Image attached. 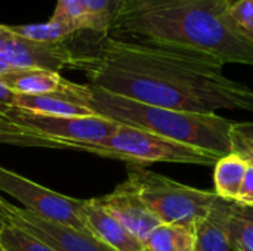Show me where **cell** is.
Returning a JSON list of instances; mask_svg holds the SVG:
<instances>
[{
    "mask_svg": "<svg viewBox=\"0 0 253 251\" xmlns=\"http://www.w3.org/2000/svg\"><path fill=\"white\" fill-rule=\"evenodd\" d=\"M236 1H239V0H227V3H228L230 6H231L233 3H236Z\"/></svg>",
    "mask_w": 253,
    "mask_h": 251,
    "instance_id": "d4e9b609",
    "label": "cell"
},
{
    "mask_svg": "<svg viewBox=\"0 0 253 251\" xmlns=\"http://www.w3.org/2000/svg\"><path fill=\"white\" fill-rule=\"evenodd\" d=\"M0 223L13 225L49 244L56 251H116L96 237L70 226L44 220L0 195Z\"/></svg>",
    "mask_w": 253,
    "mask_h": 251,
    "instance_id": "9c48e42d",
    "label": "cell"
},
{
    "mask_svg": "<svg viewBox=\"0 0 253 251\" xmlns=\"http://www.w3.org/2000/svg\"><path fill=\"white\" fill-rule=\"evenodd\" d=\"M227 0H120L108 36L253 67V46Z\"/></svg>",
    "mask_w": 253,
    "mask_h": 251,
    "instance_id": "7a4b0ae2",
    "label": "cell"
},
{
    "mask_svg": "<svg viewBox=\"0 0 253 251\" xmlns=\"http://www.w3.org/2000/svg\"><path fill=\"white\" fill-rule=\"evenodd\" d=\"M0 105H15V93L0 83Z\"/></svg>",
    "mask_w": 253,
    "mask_h": 251,
    "instance_id": "cb8c5ba5",
    "label": "cell"
},
{
    "mask_svg": "<svg viewBox=\"0 0 253 251\" xmlns=\"http://www.w3.org/2000/svg\"><path fill=\"white\" fill-rule=\"evenodd\" d=\"M87 107L96 115L117 124L178 141L218 157L231 152L230 130L233 121L216 112L200 114L148 105L105 92L92 84H89Z\"/></svg>",
    "mask_w": 253,
    "mask_h": 251,
    "instance_id": "3957f363",
    "label": "cell"
},
{
    "mask_svg": "<svg viewBox=\"0 0 253 251\" xmlns=\"http://www.w3.org/2000/svg\"><path fill=\"white\" fill-rule=\"evenodd\" d=\"M83 216L93 237L116 251H147L142 241L132 235L96 198L84 200Z\"/></svg>",
    "mask_w": 253,
    "mask_h": 251,
    "instance_id": "4fadbf2b",
    "label": "cell"
},
{
    "mask_svg": "<svg viewBox=\"0 0 253 251\" xmlns=\"http://www.w3.org/2000/svg\"><path fill=\"white\" fill-rule=\"evenodd\" d=\"M120 0H58L55 13L67 18L80 33L108 36Z\"/></svg>",
    "mask_w": 253,
    "mask_h": 251,
    "instance_id": "7c38bea8",
    "label": "cell"
},
{
    "mask_svg": "<svg viewBox=\"0 0 253 251\" xmlns=\"http://www.w3.org/2000/svg\"><path fill=\"white\" fill-rule=\"evenodd\" d=\"M96 200L132 235H135L142 243L159 225H162L160 220L144 204L136 186L129 179L120 183L111 194Z\"/></svg>",
    "mask_w": 253,
    "mask_h": 251,
    "instance_id": "8fae6325",
    "label": "cell"
},
{
    "mask_svg": "<svg viewBox=\"0 0 253 251\" xmlns=\"http://www.w3.org/2000/svg\"><path fill=\"white\" fill-rule=\"evenodd\" d=\"M15 105L49 117L74 118V117L96 115L89 107L82 105L76 99L64 95H42V96L15 95Z\"/></svg>",
    "mask_w": 253,
    "mask_h": 251,
    "instance_id": "9a60e30c",
    "label": "cell"
},
{
    "mask_svg": "<svg viewBox=\"0 0 253 251\" xmlns=\"http://www.w3.org/2000/svg\"><path fill=\"white\" fill-rule=\"evenodd\" d=\"M230 143L231 152L253 167V121H233Z\"/></svg>",
    "mask_w": 253,
    "mask_h": 251,
    "instance_id": "44dd1931",
    "label": "cell"
},
{
    "mask_svg": "<svg viewBox=\"0 0 253 251\" xmlns=\"http://www.w3.org/2000/svg\"><path fill=\"white\" fill-rule=\"evenodd\" d=\"M0 251H4V250H3V249H1V246H0Z\"/></svg>",
    "mask_w": 253,
    "mask_h": 251,
    "instance_id": "484cf974",
    "label": "cell"
},
{
    "mask_svg": "<svg viewBox=\"0 0 253 251\" xmlns=\"http://www.w3.org/2000/svg\"><path fill=\"white\" fill-rule=\"evenodd\" d=\"M119 124L108 118H61L33 112L16 105H0V143L71 149L101 157L96 142L111 136Z\"/></svg>",
    "mask_w": 253,
    "mask_h": 251,
    "instance_id": "277c9868",
    "label": "cell"
},
{
    "mask_svg": "<svg viewBox=\"0 0 253 251\" xmlns=\"http://www.w3.org/2000/svg\"><path fill=\"white\" fill-rule=\"evenodd\" d=\"M0 192L10 195L30 213L76 231L92 234L83 216L84 200L70 198L0 166Z\"/></svg>",
    "mask_w": 253,
    "mask_h": 251,
    "instance_id": "52a82bcc",
    "label": "cell"
},
{
    "mask_svg": "<svg viewBox=\"0 0 253 251\" xmlns=\"http://www.w3.org/2000/svg\"><path fill=\"white\" fill-rule=\"evenodd\" d=\"M0 83L15 95H64L87 107L89 84L70 81L56 71L43 68L10 70L0 77Z\"/></svg>",
    "mask_w": 253,
    "mask_h": 251,
    "instance_id": "30bf717a",
    "label": "cell"
},
{
    "mask_svg": "<svg viewBox=\"0 0 253 251\" xmlns=\"http://www.w3.org/2000/svg\"><path fill=\"white\" fill-rule=\"evenodd\" d=\"M233 204L218 197L209 215L196 226V251H233L228 231Z\"/></svg>",
    "mask_w": 253,
    "mask_h": 251,
    "instance_id": "5bb4252c",
    "label": "cell"
},
{
    "mask_svg": "<svg viewBox=\"0 0 253 251\" xmlns=\"http://www.w3.org/2000/svg\"><path fill=\"white\" fill-rule=\"evenodd\" d=\"M71 40L37 43L15 34L9 25L0 24V77L19 68H43L56 72L73 70L76 52Z\"/></svg>",
    "mask_w": 253,
    "mask_h": 251,
    "instance_id": "ba28073f",
    "label": "cell"
},
{
    "mask_svg": "<svg viewBox=\"0 0 253 251\" xmlns=\"http://www.w3.org/2000/svg\"><path fill=\"white\" fill-rule=\"evenodd\" d=\"M127 179L160 223L196 228L218 200L213 191L179 183L142 166H127Z\"/></svg>",
    "mask_w": 253,
    "mask_h": 251,
    "instance_id": "5b68a950",
    "label": "cell"
},
{
    "mask_svg": "<svg viewBox=\"0 0 253 251\" xmlns=\"http://www.w3.org/2000/svg\"><path fill=\"white\" fill-rule=\"evenodd\" d=\"M228 231L233 251H253V207H245L234 203Z\"/></svg>",
    "mask_w": 253,
    "mask_h": 251,
    "instance_id": "d6986e66",
    "label": "cell"
},
{
    "mask_svg": "<svg viewBox=\"0 0 253 251\" xmlns=\"http://www.w3.org/2000/svg\"><path fill=\"white\" fill-rule=\"evenodd\" d=\"M236 203L239 206H245V207H253V167L249 166L242 183V188L239 191L237 200Z\"/></svg>",
    "mask_w": 253,
    "mask_h": 251,
    "instance_id": "603a6c76",
    "label": "cell"
},
{
    "mask_svg": "<svg viewBox=\"0 0 253 251\" xmlns=\"http://www.w3.org/2000/svg\"><path fill=\"white\" fill-rule=\"evenodd\" d=\"M0 246L4 251H56L21 228L0 223Z\"/></svg>",
    "mask_w": 253,
    "mask_h": 251,
    "instance_id": "ffe728a7",
    "label": "cell"
},
{
    "mask_svg": "<svg viewBox=\"0 0 253 251\" xmlns=\"http://www.w3.org/2000/svg\"><path fill=\"white\" fill-rule=\"evenodd\" d=\"M228 13L240 34L253 46V0H239L228 7Z\"/></svg>",
    "mask_w": 253,
    "mask_h": 251,
    "instance_id": "7402d4cb",
    "label": "cell"
},
{
    "mask_svg": "<svg viewBox=\"0 0 253 251\" xmlns=\"http://www.w3.org/2000/svg\"><path fill=\"white\" fill-rule=\"evenodd\" d=\"M9 28L15 34L37 43H62L80 34L76 25H73L67 18L55 12L50 19L43 24L9 25Z\"/></svg>",
    "mask_w": 253,
    "mask_h": 251,
    "instance_id": "e0dca14e",
    "label": "cell"
},
{
    "mask_svg": "<svg viewBox=\"0 0 253 251\" xmlns=\"http://www.w3.org/2000/svg\"><path fill=\"white\" fill-rule=\"evenodd\" d=\"M96 145L101 148L102 157L125 161L127 166L179 163L211 167L221 158L209 151L123 124H119L111 136Z\"/></svg>",
    "mask_w": 253,
    "mask_h": 251,
    "instance_id": "8992f818",
    "label": "cell"
},
{
    "mask_svg": "<svg viewBox=\"0 0 253 251\" xmlns=\"http://www.w3.org/2000/svg\"><path fill=\"white\" fill-rule=\"evenodd\" d=\"M213 167V192L222 200L236 203L249 167L248 163L234 152H230L221 157Z\"/></svg>",
    "mask_w": 253,
    "mask_h": 251,
    "instance_id": "2e32d148",
    "label": "cell"
},
{
    "mask_svg": "<svg viewBox=\"0 0 253 251\" xmlns=\"http://www.w3.org/2000/svg\"><path fill=\"white\" fill-rule=\"evenodd\" d=\"M90 34V33H89ZM73 38L74 71L89 84L142 104L211 114L218 109L253 114V89L225 75L215 58L111 36Z\"/></svg>",
    "mask_w": 253,
    "mask_h": 251,
    "instance_id": "6da1fadb",
    "label": "cell"
},
{
    "mask_svg": "<svg viewBox=\"0 0 253 251\" xmlns=\"http://www.w3.org/2000/svg\"><path fill=\"white\" fill-rule=\"evenodd\" d=\"M147 251H196V228L159 225L144 241Z\"/></svg>",
    "mask_w": 253,
    "mask_h": 251,
    "instance_id": "ac0fdd59",
    "label": "cell"
}]
</instances>
